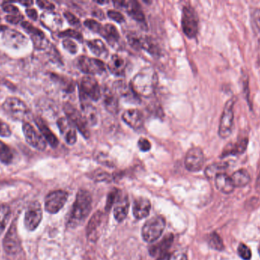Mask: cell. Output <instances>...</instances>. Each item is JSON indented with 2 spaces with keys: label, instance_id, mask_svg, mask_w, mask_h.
<instances>
[{
  "label": "cell",
  "instance_id": "obj_1",
  "mask_svg": "<svg viewBox=\"0 0 260 260\" xmlns=\"http://www.w3.org/2000/svg\"><path fill=\"white\" fill-rule=\"evenodd\" d=\"M158 83V76L154 69L145 67L133 77L132 89L139 97H150L154 95Z\"/></svg>",
  "mask_w": 260,
  "mask_h": 260
},
{
  "label": "cell",
  "instance_id": "obj_2",
  "mask_svg": "<svg viewBox=\"0 0 260 260\" xmlns=\"http://www.w3.org/2000/svg\"><path fill=\"white\" fill-rule=\"evenodd\" d=\"M91 203L92 198L89 192L83 189L79 191L70 214L68 221L69 227H77L85 221L91 212Z\"/></svg>",
  "mask_w": 260,
  "mask_h": 260
},
{
  "label": "cell",
  "instance_id": "obj_3",
  "mask_svg": "<svg viewBox=\"0 0 260 260\" xmlns=\"http://www.w3.org/2000/svg\"><path fill=\"white\" fill-rule=\"evenodd\" d=\"M166 222L161 216L153 217L144 224L142 230V238L145 242L153 243L157 241L165 230Z\"/></svg>",
  "mask_w": 260,
  "mask_h": 260
},
{
  "label": "cell",
  "instance_id": "obj_4",
  "mask_svg": "<svg viewBox=\"0 0 260 260\" xmlns=\"http://www.w3.org/2000/svg\"><path fill=\"white\" fill-rule=\"evenodd\" d=\"M181 24L183 33L187 38H193L197 36L199 29L198 15L192 6L183 7Z\"/></svg>",
  "mask_w": 260,
  "mask_h": 260
},
{
  "label": "cell",
  "instance_id": "obj_5",
  "mask_svg": "<svg viewBox=\"0 0 260 260\" xmlns=\"http://www.w3.org/2000/svg\"><path fill=\"white\" fill-rule=\"evenodd\" d=\"M3 107L6 113L16 120L24 121L30 115V110L26 104L18 98H8Z\"/></svg>",
  "mask_w": 260,
  "mask_h": 260
},
{
  "label": "cell",
  "instance_id": "obj_6",
  "mask_svg": "<svg viewBox=\"0 0 260 260\" xmlns=\"http://www.w3.org/2000/svg\"><path fill=\"white\" fill-rule=\"evenodd\" d=\"M81 99L98 101L101 97V89L99 82L90 76H85L81 79L79 84Z\"/></svg>",
  "mask_w": 260,
  "mask_h": 260
},
{
  "label": "cell",
  "instance_id": "obj_7",
  "mask_svg": "<svg viewBox=\"0 0 260 260\" xmlns=\"http://www.w3.org/2000/svg\"><path fill=\"white\" fill-rule=\"evenodd\" d=\"M234 105L235 99H229L226 102L221 120H220L218 134L221 138H227L232 132V127L234 123Z\"/></svg>",
  "mask_w": 260,
  "mask_h": 260
},
{
  "label": "cell",
  "instance_id": "obj_8",
  "mask_svg": "<svg viewBox=\"0 0 260 260\" xmlns=\"http://www.w3.org/2000/svg\"><path fill=\"white\" fill-rule=\"evenodd\" d=\"M64 111L67 114V119L73 123L75 127L77 128L79 132L85 137L88 138L90 137V131L88 129V123L85 121V118L81 114L73 105L70 103H65L63 105Z\"/></svg>",
  "mask_w": 260,
  "mask_h": 260
},
{
  "label": "cell",
  "instance_id": "obj_9",
  "mask_svg": "<svg viewBox=\"0 0 260 260\" xmlns=\"http://www.w3.org/2000/svg\"><path fill=\"white\" fill-rule=\"evenodd\" d=\"M77 66L81 71L90 75L102 74L106 70L105 63L100 60L86 56H81L78 58Z\"/></svg>",
  "mask_w": 260,
  "mask_h": 260
},
{
  "label": "cell",
  "instance_id": "obj_10",
  "mask_svg": "<svg viewBox=\"0 0 260 260\" xmlns=\"http://www.w3.org/2000/svg\"><path fill=\"white\" fill-rule=\"evenodd\" d=\"M65 191L57 190L50 192L45 198V210L50 214L57 213L63 207L68 198Z\"/></svg>",
  "mask_w": 260,
  "mask_h": 260
},
{
  "label": "cell",
  "instance_id": "obj_11",
  "mask_svg": "<svg viewBox=\"0 0 260 260\" xmlns=\"http://www.w3.org/2000/svg\"><path fill=\"white\" fill-rule=\"evenodd\" d=\"M42 209L41 204L35 201L30 203L27 207L24 217V225L30 232H33L39 226L42 220Z\"/></svg>",
  "mask_w": 260,
  "mask_h": 260
},
{
  "label": "cell",
  "instance_id": "obj_12",
  "mask_svg": "<svg viewBox=\"0 0 260 260\" xmlns=\"http://www.w3.org/2000/svg\"><path fill=\"white\" fill-rule=\"evenodd\" d=\"M3 248L8 254L10 255L17 254L21 250V240L17 232L15 222H13L10 226L3 240Z\"/></svg>",
  "mask_w": 260,
  "mask_h": 260
},
{
  "label": "cell",
  "instance_id": "obj_13",
  "mask_svg": "<svg viewBox=\"0 0 260 260\" xmlns=\"http://www.w3.org/2000/svg\"><path fill=\"white\" fill-rule=\"evenodd\" d=\"M205 157L203 151L200 148H192L186 153L185 166L190 172H198L204 165Z\"/></svg>",
  "mask_w": 260,
  "mask_h": 260
},
{
  "label": "cell",
  "instance_id": "obj_14",
  "mask_svg": "<svg viewBox=\"0 0 260 260\" xmlns=\"http://www.w3.org/2000/svg\"><path fill=\"white\" fill-rule=\"evenodd\" d=\"M21 27L30 35L31 41H33L34 46L38 50H44L47 48L49 45V41L44 32L40 29L37 28L28 21H22Z\"/></svg>",
  "mask_w": 260,
  "mask_h": 260
},
{
  "label": "cell",
  "instance_id": "obj_15",
  "mask_svg": "<svg viewBox=\"0 0 260 260\" xmlns=\"http://www.w3.org/2000/svg\"><path fill=\"white\" fill-rule=\"evenodd\" d=\"M23 132H24V137L26 141L33 147L35 149L38 151H43L47 148V142L45 139L38 134L35 128L30 125V124L24 122L23 124Z\"/></svg>",
  "mask_w": 260,
  "mask_h": 260
},
{
  "label": "cell",
  "instance_id": "obj_16",
  "mask_svg": "<svg viewBox=\"0 0 260 260\" xmlns=\"http://www.w3.org/2000/svg\"><path fill=\"white\" fill-rule=\"evenodd\" d=\"M4 44L13 49H19L27 44V39L21 32L15 30L5 31L3 35Z\"/></svg>",
  "mask_w": 260,
  "mask_h": 260
},
{
  "label": "cell",
  "instance_id": "obj_17",
  "mask_svg": "<svg viewBox=\"0 0 260 260\" xmlns=\"http://www.w3.org/2000/svg\"><path fill=\"white\" fill-rule=\"evenodd\" d=\"M114 6L119 9H125L133 19L139 22L145 21V15L140 5L136 1L114 2Z\"/></svg>",
  "mask_w": 260,
  "mask_h": 260
},
{
  "label": "cell",
  "instance_id": "obj_18",
  "mask_svg": "<svg viewBox=\"0 0 260 260\" xmlns=\"http://www.w3.org/2000/svg\"><path fill=\"white\" fill-rule=\"evenodd\" d=\"M57 125L66 142L70 145H74L77 140V134H76V127L73 125V123L68 119L60 118L58 119Z\"/></svg>",
  "mask_w": 260,
  "mask_h": 260
},
{
  "label": "cell",
  "instance_id": "obj_19",
  "mask_svg": "<svg viewBox=\"0 0 260 260\" xmlns=\"http://www.w3.org/2000/svg\"><path fill=\"white\" fill-rule=\"evenodd\" d=\"M113 87H114V93L117 95V97L120 96L127 102H135V103H137L140 100L139 96L133 91L130 84L128 85L125 81H117L114 82Z\"/></svg>",
  "mask_w": 260,
  "mask_h": 260
},
{
  "label": "cell",
  "instance_id": "obj_20",
  "mask_svg": "<svg viewBox=\"0 0 260 260\" xmlns=\"http://www.w3.org/2000/svg\"><path fill=\"white\" fill-rule=\"evenodd\" d=\"M41 21L46 28L52 32L59 31L62 25V19L60 15L52 11L44 12L41 15Z\"/></svg>",
  "mask_w": 260,
  "mask_h": 260
},
{
  "label": "cell",
  "instance_id": "obj_21",
  "mask_svg": "<svg viewBox=\"0 0 260 260\" xmlns=\"http://www.w3.org/2000/svg\"><path fill=\"white\" fill-rule=\"evenodd\" d=\"M123 122L135 130L140 129L144 124L143 114L138 109L126 110L122 115Z\"/></svg>",
  "mask_w": 260,
  "mask_h": 260
},
{
  "label": "cell",
  "instance_id": "obj_22",
  "mask_svg": "<svg viewBox=\"0 0 260 260\" xmlns=\"http://www.w3.org/2000/svg\"><path fill=\"white\" fill-rule=\"evenodd\" d=\"M174 240V236L173 235H169L165 237L160 243L156 244V245L152 246L151 248L150 249V253L151 256H158V259L164 260L166 257V253H168V250L171 247V244Z\"/></svg>",
  "mask_w": 260,
  "mask_h": 260
},
{
  "label": "cell",
  "instance_id": "obj_23",
  "mask_svg": "<svg viewBox=\"0 0 260 260\" xmlns=\"http://www.w3.org/2000/svg\"><path fill=\"white\" fill-rule=\"evenodd\" d=\"M151 203L146 198H138L133 205V213L136 219L146 218L151 210Z\"/></svg>",
  "mask_w": 260,
  "mask_h": 260
},
{
  "label": "cell",
  "instance_id": "obj_24",
  "mask_svg": "<svg viewBox=\"0 0 260 260\" xmlns=\"http://www.w3.org/2000/svg\"><path fill=\"white\" fill-rule=\"evenodd\" d=\"M248 139L247 137L241 139L236 143H229L223 151L221 157H228V156L239 155L244 154L248 145Z\"/></svg>",
  "mask_w": 260,
  "mask_h": 260
},
{
  "label": "cell",
  "instance_id": "obj_25",
  "mask_svg": "<svg viewBox=\"0 0 260 260\" xmlns=\"http://www.w3.org/2000/svg\"><path fill=\"white\" fill-rule=\"evenodd\" d=\"M35 122L37 126L39 128L41 134H42L43 137L48 142L49 145H50L52 148H56L58 145H59V140H58L57 137L55 136V134L50 131L49 127L46 125L44 121L41 118L36 117L35 119Z\"/></svg>",
  "mask_w": 260,
  "mask_h": 260
},
{
  "label": "cell",
  "instance_id": "obj_26",
  "mask_svg": "<svg viewBox=\"0 0 260 260\" xmlns=\"http://www.w3.org/2000/svg\"><path fill=\"white\" fill-rule=\"evenodd\" d=\"M126 64L125 60L120 55L114 54L108 63L110 71L117 76H123L126 73Z\"/></svg>",
  "mask_w": 260,
  "mask_h": 260
},
{
  "label": "cell",
  "instance_id": "obj_27",
  "mask_svg": "<svg viewBox=\"0 0 260 260\" xmlns=\"http://www.w3.org/2000/svg\"><path fill=\"white\" fill-rule=\"evenodd\" d=\"M215 182L217 189L222 193L231 194L235 189L233 182L227 174L223 172L218 174L215 177Z\"/></svg>",
  "mask_w": 260,
  "mask_h": 260
},
{
  "label": "cell",
  "instance_id": "obj_28",
  "mask_svg": "<svg viewBox=\"0 0 260 260\" xmlns=\"http://www.w3.org/2000/svg\"><path fill=\"white\" fill-rule=\"evenodd\" d=\"M104 103L108 112L111 114H117L119 111L118 97L114 92L105 89L104 93Z\"/></svg>",
  "mask_w": 260,
  "mask_h": 260
},
{
  "label": "cell",
  "instance_id": "obj_29",
  "mask_svg": "<svg viewBox=\"0 0 260 260\" xmlns=\"http://www.w3.org/2000/svg\"><path fill=\"white\" fill-rule=\"evenodd\" d=\"M129 207L127 196L119 197L114 211V217L118 222H122L126 218L129 212Z\"/></svg>",
  "mask_w": 260,
  "mask_h": 260
},
{
  "label": "cell",
  "instance_id": "obj_30",
  "mask_svg": "<svg viewBox=\"0 0 260 260\" xmlns=\"http://www.w3.org/2000/svg\"><path fill=\"white\" fill-rule=\"evenodd\" d=\"M83 117L88 125H94L98 122V113L96 108L89 102H84L82 105Z\"/></svg>",
  "mask_w": 260,
  "mask_h": 260
},
{
  "label": "cell",
  "instance_id": "obj_31",
  "mask_svg": "<svg viewBox=\"0 0 260 260\" xmlns=\"http://www.w3.org/2000/svg\"><path fill=\"white\" fill-rule=\"evenodd\" d=\"M111 44H116L120 39V35L117 27L112 24H107L104 26L103 31L101 34Z\"/></svg>",
  "mask_w": 260,
  "mask_h": 260
},
{
  "label": "cell",
  "instance_id": "obj_32",
  "mask_svg": "<svg viewBox=\"0 0 260 260\" xmlns=\"http://www.w3.org/2000/svg\"><path fill=\"white\" fill-rule=\"evenodd\" d=\"M235 187H244L250 182V176L246 169H239L231 177Z\"/></svg>",
  "mask_w": 260,
  "mask_h": 260
},
{
  "label": "cell",
  "instance_id": "obj_33",
  "mask_svg": "<svg viewBox=\"0 0 260 260\" xmlns=\"http://www.w3.org/2000/svg\"><path fill=\"white\" fill-rule=\"evenodd\" d=\"M88 47L94 55L98 56H106L108 53V49L103 41L99 39L91 40L87 42Z\"/></svg>",
  "mask_w": 260,
  "mask_h": 260
},
{
  "label": "cell",
  "instance_id": "obj_34",
  "mask_svg": "<svg viewBox=\"0 0 260 260\" xmlns=\"http://www.w3.org/2000/svg\"><path fill=\"white\" fill-rule=\"evenodd\" d=\"M10 208L6 205H0V235L6 229L7 223L10 218Z\"/></svg>",
  "mask_w": 260,
  "mask_h": 260
},
{
  "label": "cell",
  "instance_id": "obj_35",
  "mask_svg": "<svg viewBox=\"0 0 260 260\" xmlns=\"http://www.w3.org/2000/svg\"><path fill=\"white\" fill-rule=\"evenodd\" d=\"M13 160V154L10 148L0 140V161L4 164L9 165Z\"/></svg>",
  "mask_w": 260,
  "mask_h": 260
},
{
  "label": "cell",
  "instance_id": "obj_36",
  "mask_svg": "<svg viewBox=\"0 0 260 260\" xmlns=\"http://www.w3.org/2000/svg\"><path fill=\"white\" fill-rule=\"evenodd\" d=\"M228 167V163H215L208 166L206 169V175L208 178L216 177L218 174H221V171L224 170Z\"/></svg>",
  "mask_w": 260,
  "mask_h": 260
},
{
  "label": "cell",
  "instance_id": "obj_37",
  "mask_svg": "<svg viewBox=\"0 0 260 260\" xmlns=\"http://www.w3.org/2000/svg\"><path fill=\"white\" fill-rule=\"evenodd\" d=\"M209 244L211 248L218 251L224 250V246L221 237L216 233H212L209 236Z\"/></svg>",
  "mask_w": 260,
  "mask_h": 260
},
{
  "label": "cell",
  "instance_id": "obj_38",
  "mask_svg": "<svg viewBox=\"0 0 260 260\" xmlns=\"http://www.w3.org/2000/svg\"><path fill=\"white\" fill-rule=\"evenodd\" d=\"M59 36L60 38H74V39L77 40V41H83V36L80 32L78 31L73 30V29H67V30L64 31V32H60L59 34Z\"/></svg>",
  "mask_w": 260,
  "mask_h": 260
},
{
  "label": "cell",
  "instance_id": "obj_39",
  "mask_svg": "<svg viewBox=\"0 0 260 260\" xmlns=\"http://www.w3.org/2000/svg\"><path fill=\"white\" fill-rule=\"evenodd\" d=\"M84 24H85V25L88 28L94 32V33H98L101 35L102 31H103L104 26L102 25V24H100L99 21H95V20H86V21H85Z\"/></svg>",
  "mask_w": 260,
  "mask_h": 260
},
{
  "label": "cell",
  "instance_id": "obj_40",
  "mask_svg": "<svg viewBox=\"0 0 260 260\" xmlns=\"http://www.w3.org/2000/svg\"><path fill=\"white\" fill-rule=\"evenodd\" d=\"M102 214L101 212H97L94 216L91 218L89 222V225L88 227V235H91V234L96 230V227L99 225V223L101 222V218H102Z\"/></svg>",
  "mask_w": 260,
  "mask_h": 260
},
{
  "label": "cell",
  "instance_id": "obj_41",
  "mask_svg": "<svg viewBox=\"0 0 260 260\" xmlns=\"http://www.w3.org/2000/svg\"><path fill=\"white\" fill-rule=\"evenodd\" d=\"M238 254L244 260H250L251 259L252 253L251 250L245 244H241L238 246Z\"/></svg>",
  "mask_w": 260,
  "mask_h": 260
},
{
  "label": "cell",
  "instance_id": "obj_42",
  "mask_svg": "<svg viewBox=\"0 0 260 260\" xmlns=\"http://www.w3.org/2000/svg\"><path fill=\"white\" fill-rule=\"evenodd\" d=\"M62 46L66 50H68L70 53L75 54L78 52V45L70 39H65L62 41Z\"/></svg>",
  "mask_w": 260,
  "mask_h": 260
},
{
  "label": "cell",
  "instance_id": "obj_43",
  "mask_svg": "<svg viewBox=\"0 0 260 260\" xmlns=\"http://www.w3.org/2000/svg\"><path fill=\"white\" fill-rule=\"evenodd\" d=\"M252 19H253V26L255 27V30L259 35V40L260 42V9H256L253 12L252 15Z\"/></svg>",
  "mask_w": 260,
  "mask_h": 260
},
{
  "label": "cell",
  "instance_id": "obj_44",
  "mask_svg": "<svg viewBox=\"0 0 260 260\" xmlns=\"http://www.w3.org/2000/svg\"><path fill=\"white\" fill-rule=\"evenodd\" d=\"M64 17L67 18V21H68V22L70 23L71 25L79 27V24H80V21H79V18H78L76 15H73L72 12H64Z\"/></svg>",
  "mask_w": 260,
  "mask_h": 260
},
{
  "label": "cell",
  "instance_id": "obj_45",
  "mask_svg": "<svg viewBox=\"0 0 260 260\" xmlns=\"http://www.w3.org/2000/svg\"><path fill=\"white\" fill-rule=\"evenodd\" d=\"M108 15L111 18V19H113L114 21H117V22L118 23H122L125 21V18L124 16H123V14L117 12V11L109 10L108 12Z\"/></svg>",
  "mask_w": 260,
  "mask_h": 260
},
{
  "label": "cell",
  "instance_id": "obj_46",
  "mask_svg": "<svg viewBox=\"0 0 260 260\" xmlns=\"http://www.w3.org/2000/svg\"><path fill=\"white\" fill-rule=\"evenodd\" d=\"M138 146H139V149L143 152H147L149 151L151 148V143L148 139L145 138V137H141L138 141Z\"/></svg>",
  "mask_w": 260,
  "mask_h": 260
},
{
  "label": "cell",
  "instance_id": "obj_47",
  "mask_svg": "<svg viewBox=\"0 0 260 260\" xmlns=\"http://www.w3.org/2000/svg\"><path fill=\"white\" fill-rule=\"evenodd\" d=\"M11 134H12V131H11L9 125L3 121L0 120V136L9 137Z\"/></svg>",
  "mask_w": 260,
  "mask_h": 260
},
{
  "label": "cell",
  "instance_id": "obj_48",
  "mask_svg": "<svg viewBox=\"0 0 260 260\" xmlns=\"http://www.w3.org/2000/svg\"><path fill=\"white\" fill-rule=\"evenodd\" d=\"M3 10L5 12H9V13L12 14V15H18L19 14V10L16 6L12 5L11 3H5L3 6Z\"/></svg>",
  "mask_w": 260,
  "mask_h": 260
},
{
  "label": "cell",
  "instance_id": "obj_49",
  "mask_svg": "<svg viewBox=\"0 0 260 260\" xmlns=\"http://www.w3.org/2000/svg\"><path fill=\"white\" fill-rule=\"evenodd\" d=\"M37 4L38 5L41 9H46L47 11H52L55 9V6L53 3L48 1H37Z\"/></svg>",
  "mask_w": 260,
  "mask_h": 260
},
{
  "label": "cell",
  "instance_id": "obj_50",
  "mask_svg": "<svg viewBox=\"0 0 260 260\" xmlns=\"http://www.w3.org/2000/svg\"><path fill=\"white\" fill-rule=\"evenodd\" d=\"M6 19L8 22L12 23V24H18V22H20L23 19V16L21 14L7 15L6 17Z\"/></svg>",
  "mask_w": 260,
  "mask_h": 260
},
{
  "label": "cell",
  "instance_id": "obj_51",
  "mask_svg": "<svg viewBox=\"0 0 260 260\" xmlns=\"http://www.w3.org/2000/svg\"><path fill=\"white\" fill-rule=\"evenodd\" d=\"M168 260H188V259L184 253L176 251L168 257Z\"/></svg>",
  "mask_w": 260,
  "mask_h": 260
},
{
  "label": "cell",
  "instance_id": "obj_52",
  "mask_svg": "<svg viewBox=\"0 0 260 260\" xmlns=\"http://www.w3.org/2000/svg\"><path fill=\"white\" fill-rule=\"evenodd\" d=\"M117 196H119L117 192H111V193H110L109 196H108V201H107L106 209H108V210L111 209V206L114 204Z\"/></svg>",
  "mask_w": 260,
  "mask_h": 260
},
{
  "label": "cell",
  "instance_id": "obj_53",
  "mask_svg": "<svg viewBox=\"0 0 260 260\" xmlns=\"http://www.w3.org/2000/svg\"><path fill=\"white\" fill-rule=\"evenodd\" d=\"M26 14L29 18H31L34 21H36L38 19V12L35 9H26Z\"/></svg>",
  "mask_w": 260,
  "mask_h": 260
},
{
  "label": "cell",
  "instance_id": "obj_54",
  "mask_svg": "<svg viewBox=\"0 0 260 260\" xmlns=\"http://www.w3.org/2000/svg\"><path fill=\"white\" fill-rule=\"evenodd\" d=\"M94 16L98 17V18H101V19H104L105 18V15H104L103 12L100 9H98V10L94 11Z\"/></svg>",
  "mask_w": 260,
  "mask_h": 260
},
{
  "label": "cell",
  "instance_id": "obj_55",
  "mask_svg": "<svg viewBox=\"0 0 260 260\" xmlns=\"http://www.w3.org/2000/svg\"><path fill=\"white\" fill-rule=\"evenodd\" d=\"M20 4L24 5V6H31L32 4H33V2L32 1H23V2H19Z\"/></svg>",
  "mask_w": 260,
  "mask_h": 260
},
{
  "label": "cell",
  "instance_id": "obj_56",
  "mask_svg": "<svg viewBox=\"0 0 260 260\" xmlns=\"http://www.w3.org/2000/svg\"><path fill=\"white\" fill-rule=\"evenodd\" d=\"M6 29H7V27H6V26L0 25V32H2V31H6Z\"/></svg>",
  "mask_w": 260,
  "mask_h": 260
},
{
  "label": "cell",
  "instance_id": "obj_57",
  "mask_svg": "<svg viewBox=\"0 0 260 260\" xmlns=\"http://www.w3.org/2000/svg\"><path fill=\"white\" fill-rule=\"evenodd\" d=\"M257 184H258V186H260V171L259 172V176H258Z\"/></svg>",
  "mask_w": 260,
  "mask_h": 260
},
{
  "label": "cell",
  "instance_id": "obj_58",
  "mask_svg": "<svg viewBox=\"0 0 260 260\" xmlns=\"http://www.w3.org/2000/svg\"><path fill=\"white\" fill-rule=\"evenodd\" d=\"M258 250H259V256H260V244L259 245V247H258Z\"/></svg>",
  "mask_w": 260,
  "mask_h": 260
}]
</instances>
